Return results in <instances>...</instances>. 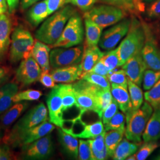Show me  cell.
<instances>
[{
    "instance_id": "1",
    "label": "cell",
    "mask_w": 160,
    "mask_h": 160,
    "mask_svg": "<svg viewBox=\"0 0 160 160\" xmlns=\"http://www.w3.org/2000/svg\"><path fill=\"white\" fill-rule=\"evenodd\" d=\"M70 5L64 6L46 19L35 33L37 40L53 45L60 38L69 19L75 12Z\"/></svg>"
},
{
    "instance_id": "2",
    "label": "cell",
    "mask_w": 160,
    "mask_h": 160,
    "mask_svg": "<svg viewBox=\"0 0 160 160\" xmlns=\"http://www.w3.org/2000/svg\"><path fill=\"white\" fill-rule=\"evenodd\" d=\"M145 39L146 33L143 24L137 18L133 17L126 37L118 46L120 67L133 56L142 51Z\"/></svg>"
},
{
    "instance_id": "3",
    "label": "cell",
    "mask_w": 160,
    "mask_h": 160,
    "mask_svg": "<svg viewBox=\"0 0 160 160\" xmlns=\"http://www.w3.org/2000/svg\"><path fill=\"white\" fill-rule=\"evenodd\" d=\"M153 109L149 103L145 102L139 109L131 110L125 114V135L127 139L135 143L141 142L143 132L153 113Z\"/></svg>"
},
{
    "instance_id": "4",
    "label": "cell",
    "mask_w": 160,
    "mask_h": 160,
    "mask_svg": "<svg viewBox=\"0 0 160 160\" xmlns=\"http://www.w3.org/2000/svg\"><path fill=\"white\" fill-rule=\"evenodd\" d=\"M48 113L46 106L43 103H39L18 120L12 129L6 132L2 140L9 145L22 133L40 125L48 120Z\"/></svg>"
},
{
    "instance_id": "5",
    "label": "cell",
    "mask_w": 160,
    "mask_h": 160,
    "mask_svg": "<svg viewBox=\"0 0 160 160\" xmlns=\"http://www.w3.org/2000/svg\"><path fill=\"white\" fill-rule=\"evenodd\" d=\"M77 102V107L80 109L79 116H82L86 112H94L98 114V94L102 89L80 79L72 84Z\"/></svg>"
},
{
    "instance_id": "6",
    "label": "cell",
    "mask_w": 160,
    "mask_h": 160,
    "mask_svg": "<svg viewBox=\"0 0 160 160\" xmlns=\"http://www.w3.org/2000/svg\"><path fill=\"white\" fill-rule=\"evenodd\" d=\"M34 41L31 33L23 26H17L12 34L10 61L12 63L32 56Z\"/></svg>"
},
{
    "instance_id": "7",
    "label": "cell",
    "mask_w": 160,
    "mask_h": 160,
    "mask_svg": "<svg viewBox=\"0 0 160 160\" xmlns=\"http://www.w3.org/2000/svg\"><path fill=\"white\" fill-rule=\"evenodd\" d=\"M84 16L104 29L119 22L125 14L120 7L108 4L94 6L84 13Z\"/></svg>"
},
{
    "instance_id": "8",
    "label": "cell",
    "mask_w": 160,
    "mask_h": 160,
    "mask_svg": "<svg viewBox=\"0 0 160 160\" xmlns=\"http://www.w3.org/2000/svg\"><path fill=\"white\" fill-rule=\"evenodd\" d=\"M84 39V28L81 17L75 12L70 17L58 40L52 48H71L80 45Z\"/></svg>"
},
{
    "instance_id": "9",
    "label": "cell",
    "mask_w": 160,
    "mask_h": 160,
    "mask_svg": "<svg viewBox=\"0 0 160 160\" xmlns=\"http://www.w3.org/2000/svg\"><path fill=\"white\" fill-rule=\"evenodd\" d=\"M84 46L71 48H54L50 52V65L57 69L79 64L81 61Z\"/></svg>"
},
{
    "instance_id": "10",
    "label": "cell",
    "mask_w": 160,
    "mask_h": 160,
    "mask_svg": "<svg viewBox=\"0 0 160 160\" xmlns=\"http://www.w3.org/2000/svg\"><path fill=\"white\" fill-rule=\"evenodd\" d=\"M131 19L125 18L102 33L99 46L106 51L113 49L126 36L131 26Z\"/></svg>"
},
{
    "instance_id": "11",
    "label": "cell",
    "mask_w": 160,
    "mask_h": 160,
    "mask_svg": "<svg viewBox=\"0 0 160 160\" xmlns=\"http://www.w3.org/2000/svg\"><path fill=\"white\" fill-rule=\"evenodd\" d=\"M53 152L51 135L49 134L22 147V155L26 160H43Z\"/></svg>"
},
{
    "instance_id": "12",
    "label": "cell",
    "mask_w": 160,
    "mask_h": 160,
    "mask_svg": "<svg viewBox=\"0 0 160 160\" xmlns=\"http://www.w3.org/2000/svg\"><path fill=\"white\" fill-rule=\"evenodd\" d=\"M55 128V125L46 120L38 126L33 127L24 132L16 138L11 143L10 147L12 148L23 147L51 133Z\"/></svg>"
},
{
    "instance_id": "13",
    "label": "cell",
    "mask_w": 160,
    "mask_h": 160,
    "mask_svg": "<svg viewBox=\"0 0 160 160\" xmlns=\"http://www.w3.org/2000/svg\"><path fill=\"white\" fill-rule=\"evenodd\" d=\"M42 69L32 56L23 59L16 73V79L22 86H29L39 80Z\"/></svg>"
},
{
    "instance_id": "14",
    "label": "cell",
    "mask_w": 160,
    "mask_h": 160,
    "mask_svg": "<svg viewBox=\"0 0 160 160\" xmlns=\"http://www.w3.org/2000/svg\"><path fill=\"white\" fill-rule=\"evenodd\" d=\"M146 39L141 53L147 69L160 70V48L151 32L145 26Z\"/></svg>"
},
{
    "instance_id": "15",
    "label": "cell",
    "mask_w": 160,
    "mask_h": 160,
    "mask_svg": "<svg viewBox=\"0 0 160 160\" xmlns=\"http://www.w3.org/2000/svg\"><path fill=\"white\" fill-rule=\"evenodd\" d=\"M122 69L125 71L128 78L138 86H141L144 72L147 69L141 52L128 59L122 66Z\"/></svg>"
},
{
    "instance_id": "16",
    "label": "cell",
    "mask_w": 160,
    "mask_h": 160,
    "mask_svg": "<svg viewBox=\"0 0 160 160\" xmlns=\"http://www.w3.org/2000/svg\"><path fill=\"white\" fill-rule=\"evenodd\" d=\"M46 103L49 112V121L53 125L61 128L64 118L62 99L57 85L52 89L51 92L48 94Z\"/></svg>"
},
{
    "instance_id": "17",
    "label": "cell",
    "mask_w": 160,
    "mask_h": 160,
    "mask_svg": "<svg viewBox=\"0 0 160 160\" xmlns=\"http://www.w3.org/2000/svg\"><path fill=\"white\" fill-rule=\"evenodd\" d=\"M55 82L71 83L81 78L80 63L69 67L53 69L51 72Z\"/></svg>"
},
{
    "instance_id": "18",
    "label": "cell",
    "mask_w": 160,
    "mask_h": 160,
    "mask_svg": "<svg viewBox=\"0 0 160 160\" xmlns=\"http://www.w3.org/2000/svg\"><path fill=\"white\" fill-rule=\"evenodd\" d=\"M104 53L97 46H84V52L80 63L81 78L84 75L92 70L94 65L103 57Z\"/></svg>"
},
{
    "instance_id": "19",
    "label": "cell",
    "mask_w": 160,
    "mask_h": 160,
    "mask_svg": "<svg viewBox=\"0 0 160 160\" xmlns=\"http://www.w3.org/2000/svg\"><path fill=\"white\" fill-rule=\"evenodd\" d=\"M12 24V20L6 13L0 15V59L5 56L11 44Z\"/></svg>"
},
{
    "instance_id": "20",
    "label": "cell",
    "mask_w": 160,
    "mask_h": 160,
    "mask_svg": "<svg viewBox=\"0 0 160 160\" xmlns=\"http://www.w3.org/2000/svg\"><path fill=\"white\" fill-rule=\"evenodd\" d=\"M142 135L144 142H157L160 139V110L154 109Z\"/></svg>"
},
{
    "instance_id": "21",
    "label": "cell",
    "mask_w": 160,
    "mask_h": 160,
    "mask_svg": "<svg viewBox=\"0 0 160 160\" xmlns=\"http://www.w3.org/2000/svg\"><path fill=\"white\" fill-rule=\"evenodd\" d=\"M50 52L51 48L47 44L36 40L32 52V57L38 63L42 71H49L50 65Z\"/></svg>"
},
{
    "instance_id": "22",
    "label": "cell",
    "mask_w": 160,
    "mask_h": 160,
    "mask_svg": "<svg viewBox=\"0 0 160 160\" xmlns=\"http://www.w3.org/2000/svg\"><path fill=\"white\" fill-rule=\"evenodd\" d=\"M49 12L46 0L39 1L31 7L27 12V19L33 26H38L46 20Z\"/></svg>"
},
{
    "instance_id": "23",
    "label": "cell",
    "mask_w": 160,
    "mask_h": 160,
    "mask_svg": "<svg viewBox=\"0 0 160 160\" xmlns=\"http://www.w3.org/2000/svg\"><path fill=\"white\" fill-rule=\"evenodd\" d=\"M27 102H20L16 103L3 113L0 118L1 125L2 128H7L17 120L29 107Z\"/></svg>"
},
{
    "instance_id": "24",
    "label": "cell",
    "mask_w": 160,
    "mask_h": 160,
    "mask_svg": "<svg viewBox=\"0 0 160 160\" xmlns=\"http://www.w3.org/2000/svg\"><path fill=\"white\" fill-rule=\"evenodd\" d=\"M110 91L112 97L118 103L120 110L126 114L132 109V103L128 88L111 84Z\"/></svg>"
},
{
    "instance_id": "25",
    "label": "cell",
    "mask_w": 160,
    "mask_h": 160,
    "mask_svg": "<svg viewBox=\"0 0 160 160\" xmlns=\"http://www.w3.org/2000/svg\"><path fill=\"white\" fill-rule=\"evenodd\" d=\"M59 141L65 153L73 158H78L79 142L77 138L63 131L61 128L58 130Z\"/></svg>"
},
{
    "instance_id": "26",
    "label": "cell",
    "mask_w": 160,
    "mask_h": 160,
    "mask_svg": "<svg viewBox=\"0 0 160 160\" xmlns=\"http://www.w3.org/2000/svg\"><path fill=\"white\" fill-rule=\"evenodd\" d=\"M18 91V86L13 82L6 84L0 88V114L4 113L13 105V98Z\"/></svg>"
},
{
    "instance_id": "27",
    "label": "cell",
    "mask_w": 160,
    "mask_h": 160,
    "mask_svg": "<svg viewBox=\"0 0 160 160\" xmlns=\"http://www.w3.org/2000/svg\"><path fill=\"white\" fill-rule=\"evenodd\" d=\"M84 23L86 28V43L84 46H97L102 34L103 28L86 18Z\"/></svg>"
},
{
    "instance_id": "28",
    "label": "cell",
    "mask_w": 160,
    "mask_h": 160,
    "mask_svg": "<svg viewBox=\"0 0 160 160\" xmlns=\"http://www.w3.org/2000/svg\"><path fill=\"white\" fill-rule=\"evenodd\" d=\"M57 86L62 99L63 113L74 106L77 107V102L72 84H61Z\"/></svg>"
},
{
    "instance_id": "29",
    "label": "cell",
    "mask_w": 160,
    "mask_h": 160,
    "mask_svg": "<svg viewBox=\"0 0 160 160\" xmlns=\"http://www.w3.org/2000/svg\"><path fill=\"white\" fill-rule=\"evenodd\" d=\"M139 145L135 142H131L127 139H123L114 151L112 157L113 160H126L128 157L137 152Z\"/></svg>"
},
{
    "instance_id": "30",
    "label": "cell",
    "mask_w": 160,
    "mask_h": 160,
    "mask_svg": "<svg viewBox=\"0 0 160 160\" xmlns=\"http://www.w3.org/2000/svg\"><path fill=\"white\" fill-rule=\"evenodd\" d=\"M125 132V129L120 130H110L106 132L104 142L109 157H113L115 149L123 139Z\"/></svg>"
},
{
    "instance_id": "31",
    "label": "cell",
    "mask_w": 160,
    "mask_h": 160,
    "mask_svg": "<svg viewBox=\"0 0 160 160\" xmlns=\"http://www.w3.org/2000/svg\"><path fill=\"white\" fill-rule=\"evenodd\" d=\"M104 131L103 122L101 120L88 125L84 123L82 131L74 137L81 139H93Z\"/></svg>"
},
{
    "instance_id": "32",
    "label": "cell",
    "mask_w": 160,
    "mask_h": 160,
    "mask_svg": "<svg viewBox=\"0 0 160 160\" xmlns=\"http://www.w3.org/2000/svg\"><path fill=\"white\" fill-rule=\"evenodd\" d=\"M128 88L131 100L132 110L139 109L143 103V92L141 88L129 78H128Z\"/></svg>"
},
{
    "instance_id": "33",
    "label": "cell",
    "mask_w": 160,
    "mask_h": 160,
    "mask_svg": "<svg viewBox=\"0 0 160 160\" xmlns=\"http://www.w3.org/2000/svg\"><path fill=\"white\" fill-rule=\"evenodd\" d=\"M101 60L109 71L120 67V60L118 47L105 53Z\"/></svg>"
},
{
    "instance_id": "34",
    "label": "cell",
    "mask_w": 160,
    "mask_h": 160,
    "mask_svg": "<svg viewBox=\"0 0 160 160\" xmlns=\"http://www.w3.org/2000/svg\"><path fill=\"white\" fill-rule=\"evenodd\" d=\"M81 79L86 80L94 86H97L103 89H110V82L106 77L92 73L87 72L84 75Z\"/></svg>"
},
{
    "instance_id": "35",
    "label": "cell",
    "mask_w": 160,
    "mask_h": 160,
    "mask_svg": "<svg viewBox=\"0 0 160 160\" xmlns=\"http://www.w3.org/2000/svg\"><path fill=\"white\" fill-rule=\"evenodd\" d=\"M144 97L153 109L157 108L160 104V80L151 89L144 93Z\"/></svg>"
},
{
    "instance_id": "36",
    "label": "cell",
    "mask_w": 160,
    "mask_h": 160,
    "mask_svg": "<svg viewBox=\"0 0 160 160\" xmlns=\"http://www.w3.org/2000/svg\"><path fill=\"white\" fill-rule=\"evenodd\" d=\"M160 80V70L147 69L144 72L142 86L145 91H148Z\"/></svg>"
},
{
    "instance_id": "37",
    "label": "cell",
    "mask_w": 160,
    "mask_h": 160,
    "mask_svg": "<svg viewBox=\"0 0 160 160\" xmlns=\"http://www.w3.org/2000/svg\"><path fill=\"white\" fill-rule=\"evenodd\" d=\"M97 98L98 107V116L101 119L104 111L108 108L113 99L110 89H102L99 92Z\"/></svg>"
},
{
    "instance_id": "38",
    "label": "cell",
    "mask_w": 160,
    "mask_h": 160,
    "mask_svg": "<svg viewBox=\"0 0 160 160\" xmlns=\"http://www.w3.org/2000/svg\"><path fill=\"white\" fill-rule=\"evenodd\" d=\"M125 115L123 113L118 112L114 116L104 125L106 131L110 130H120L125 129Z\"/></svg>"
},
{
    "instance_id": "39",
    "label": "cell",
    "mask_w": 160,
    "mask_h": 160,
    "mask_svg": "<svg viewBox=\"0 0 160 160\" xmlns=\"http://www.w3.org/2000/svg\"><path fill=\"white\" fill-rule=\"evenodd\" d=\"M42 96V92L37 90L28 89L23 92H18L13 98L14 103L23 101L38 100Z\"/></svg>"
},
{
    "instance_id": "40",
    "label": "cell",
    "mask_w": 160,
    "mask_h": 160,
    "mask_svg": "<svg viewBox=\"0 0 160 160\" xmlns=\"http://www.w3.org/2000/svg\"><path fill=\"white\" fill-rule=\"evenodd\" d=\"M108 79L111 84H114L128 88V78L123 69L110 71L107 76Z\"/></svg>"
},
{
    "instance_id": "41",
    "label": "cell",
    "mask_w": 160,
    "mask_h": 160,
    "mask_svg": "<svg viewBox=\"0 0 160 160\" xmlns=\"http://www.w3.org/2000/svg\"><path fill=\"white\" fill-rule=\"evenodd\" d=\"M158 147L157 142H145L135 154L137 160H146Z\"/></svg>"
},
{
    "instance_id": "42",
    "label": "cell",
    "mask_w": 160,
    "mask_h": 160,
    "mask_svg": "<svg viewBox=\"0 0 160 160\" xmlns=\"http://www.w3.org/2000/svg\"><path fill=\"white\" fill-rule=\"evenodd\" d=\"M78 159L80 160H92V149L88 140L85 141L81 139L79 141Z\"/></svg>"
},
{
    "instance_id": "43",
    "label": "cell",
    "mask_w": 160,
    "mask_h": 160,
    "mask_svg": "<svg viewBox=\"0 0 160 160\" xmlns=\"http://www.w3.org/2000/svg\"><path fill=\"white\" fill-rule=\"evenodd\" d=\"M118 108L119 106L118 103L113 98L111 103L103 112L102 119L104 125L106 124L114 116V114L118 112Z\"/></svg>"
},
{
    "instance_id": "44",
    "label": "cell",
    "mask_w": 160,
    "mask_h": 160,
    "mask_svg": "<svg viewBox=\"0 0 160 160\" xmlns=\"http://www.w3.org/2000/svg\"><path fill=\"white\" fill-rule=\"evenodd\" d=\"M106 132V131L105 130L103 133L98 135L96 137L88 140L92 150L102 151L103 149L104 148V147H106L104 142V137Z\"/></svg>"
},
{
    "instance_id": "45",
    "label": "cell",
    "mask_w": 160,
    "mask_h": 160,
    "mask_svg": "<svg viewBox=\"0 0 160 160\" xmlns=\"http://www.w3.org/2000/svg\"><path fill=\"white\" fill-rule=\"evenodd\" d=\"M49 15H51L55 12L60 10L63 8L64 6H66L69 3H70L71 0H46Z\"/></svg>"
},
{
    "instance_id": "46",
    "label": "cell",
    "mask_w": 160,
    "mask_h": 160,
    "mask_svg": "<svg viewBox=\"0 0 160 160\" xmlns=\"http://www.w3.org/2000/svg\"><path fill=\"white\" fill-rule=\"evenodd\" d=\"M16 158L10 146L0 140V160H16Z\"/></svg>"
},
{
    "instance_id": "47",
    "label": "cell",
    "mask_w": 160,
    "mask_h": 160,
    "mask_svg": "<svg viewBox=\"0 0 160 160\" xmlns=\"http://www.w3.org/2000/svg\"><path fill=\"white\" fill-rule=\"evenodd\" d=\"M98 0H71L70 3L77 7L82 12H86L92 8Z\"/></svg>"
},
{
    "instance_id": "48",
    "label": "cell",
    "mask_w": 160,
    "mask_h": 160,
    "mask_svg": "<svg viewBox=\"0 0 160 160\" xmlns=\"http://www.w3.org/2000/svg\"><path fill=\"white\" fill-rule=\"evenodd\" d=\"M39 81L43 86L48 88H53L56 86L55 84V82L53 80L51 72H49V71H42Z\"/></svg>"
},
{
    "instance_id": "49",
    "label": "cell",
    "mask_w": 160,
    "mask_h": 160,
    "mask_svg": "<svg viewBox=\"0 0 160 160\" xmlns=\"http://www.w3.org/2000/svg\"><path fill=\"white\" fill-rule=\"evenodd\" d=\"M147 14L152 18L160 17V0L153 1V3L147 9Z\"/></svg>"
},
{
    "instance_id": "50",
    "label": "cell",
    "mask_w": 160,
    "mask_h": 160,
    "mask_svg": "<svg viewBox=\"0 0 160 160\" xmlns=\"http://www.w3.org/2000/svg\"><path fill=\"white\" fill-rule=\"evenodd\" d=\"M90 72L97 74L100 75H103V76L107 77V76L108 75L110 71H109L108 68L106 67V66L103 63L102 61L100 59L94 65V67L92 68V70Z\"/></svg>"
},
{
    "instance_id": "51",
    "label": "cell",
    "mask_w": 160,
    "mask_h": 160,
    "mask_svg": "<svg viewBox=\"0 0 160 160\" xmlns=\"http://www.w3.org/2000/svg\"><path fill=\"white\" fill-rule=\"evenodd\" d=\"M92 160H106L109 157L108 150L105 147L102 151H97L92 150Z\"/></svg>"
},
{
    "instance_id": "52",
    "label": "cell",
    "mask_w": 160,
    "mask_h": 160,
    "mask_svg": "<svg viewBox=\"0 0 160 160\" xmlns=\"http://www.w3.org/2000/svg\"><path fill=\"white\" fill-rule=\"evenodd\" d=\"M6 1L8 5V12L10 13H12L16 10L20 0H6Z\"/></svg>"
},
{
    "instance_id": "53",
    "label": "cell",
    "mask_w": 160,
    "mask_h": 160,
    "mask_svg": "<svg viewBox=\"0 0 160 160\" xmlns=\"http://www.w3.org/2000/svg\"><path fill=\"white\" fill-rule=\"evenodd\" d=\"M101 2L105 4L112 5V6H117L119 7H125L124 0H100Z\"/></svg>"
},
{
    "instance_id": "54",
    "label": "cell",
    "mask_w": 160,
    "mask_h": 160,
    "mask_svg": "<svg viewBox=\"0 0 160 160\" xmlns=\"http://www.w3.org/2000/svg\"><path fill=\"white\" fill-rule=\"evenodd\" d=\"M40 1V0H22L21 1V6H22V9L26 10Z\"/></svg>"
},
{
    "instance_id": "55",
    "label": "cell",
    "mask_w": 160,
    "mask_h": 160,
    "mask_svg": "<svg viewBox=\"0 0 160 160\" xmlns=\"http://www.w3.org/2000/svg\"><path fill=\"white\" fill-rule=\"evenodd\" d=\"M8 74V70L6 67L0 66V84L6 79Z\"/></svg>"
},
{
    "instance_id": "56",
    "label": "cell",
    "mask_w": 160,
    "mask_h": 160,
    "mask_svg": "<svg viewBox=\"0 0 160 160\" xmlns=\"http://www.w3.org/2000/svg\"><path fill=\"white\" fill-rule=\"evenodd\" d=\"M8 10V5L6 0H0V14L6 13Z\"/></svg>"
},
{
    "instance_id": "57",
    "label": "cell",
    "mask_w": 160,
    "mask_h": 160,
    "mask_svg": "<svg viewBox=\"0 0 160 160\" xmlns=\"http://www.w3.org/2000/svg\"><path fill=\"white\" fill-rule=\"evenodd\" d=\"M125 7L127 8H133L135 6V0H124Z\"/></svg>"
},
{
    "instance_id": "58",
    "label": "cell",
    "mask_w": 160,
    "mask_h": 160,
    "mask_svg": "<svg viewBox=\"0 0 160 160\" xmlns=\"http://www.w3.org/2000/svg\"><path fill=\"white\" fill-rule=\"evenodd\" d=\"M126 160H136V156H135V154H134L131 155V156H129V157H128L127 158V159Z\"/></svg>"
},
{
    "instance_id": "59",
    "label": "cell",
    "mask_w": 160,
    "mask_h": 160,
    "mask_svg": "<svg viewBox=\"0 0 160 160\" xmlns=\"http://www.w3.org/2000/svg\"><path fill=\"white\" fill-rule=\"evenodd\" d=\"M154 160H160V154L154 158Z\"/></svg>"
},
{
    "instance_id": "60",
    "label": "cell",
    "mask_w": 160,
    "mask_h": 160,
    "mask_svg": "<svg viewBox=\"0 0 160 160\" xmlns=\"http://www.w3.org/2000/svg\"><path fill=\"white\" fill-rule=\"evenodd\" d=\"M144 1L147 2H153L155 0H143Z\"/></svg>"
},
{
    "instance_id": "61",
    "label": "cell",
    "mask_w": 160,
    "mask_h": 160,
    "mask_svg": "<svg viewBox=\"0 0 160 160\" xmlns=\"http://www.w3.org/2000/svg\"><path fill=\"white\" fill-rule=\"evenodd\" d=\"M158 108H159V109H160V105H159V106H158Z\"/></svg>"
},
{
    "instance_id": "62",
    "label": "cell",
    "mask_w": 160,
    "mask_h": 160,
    "mask_svg": "<svg viewBox=\"0 0 160 160\" xmlns=\"http://www.w3.org/2000/svg\"><path fill=\"white\" fill-rule=\"evenodd\" d=\"M0 136H1V131H0Z\"/></svg>"
},
{
    "instance_id": "63",
    "label": "cell",
    "mask_w": 160,
    "mask_h": 160,
    "mask_svg": "<svg viewBox=\"0 0 160 160\" xmlns=\"http://www.w3.org/2000/svg\"><path fill=\"white\" fill-rule=\"evenodd\" d=\"M0 15H1V14H0Z\"/></svg>"
}]
</instances>
